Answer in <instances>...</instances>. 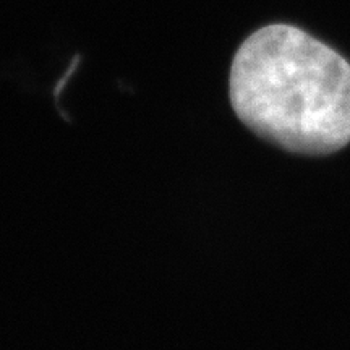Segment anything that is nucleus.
<instances>
[{
  "label": "nucleus",
  "mask_w": 350,
  "mask_h": 350,
  "mask_svg": "<svg viewBox=\"0 0 350 350\" xmlns=\"http://www.w3.org/2000/svg\"><path fill=\"white\" fill-rule=\"evenodd\" d=\"M229 94L239 119L281 150L325 156L350 143V64L295 26H262L245 39Z\"/></svg>",
  "instance_id": "1"
}]
</instances>
